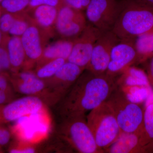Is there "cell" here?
Masks as SVG:
<instances>
[{
	"mask_svg": "<svg viewBox=\"0 0 153 153\" xmlns=\"http://www.w3.org/2000/svg\"><path fill=\"white\" fill-rule=\"evenodd\" d=\"M86 70L59 102L58 113L62 121L85 117L86 113L106 101L117 85L114 76Z\"/></svg>",
	"mask_w": 153,
	"mask_h": 153,
	"instance_id": "1",
	"label": "cell"
},
{
	"mask_svg": "<svg viewBox=\"0 0 153 153\" xmlns=\"http://www.w3.org/2000/svg\"><path fill=\"white\" fill-rule=\"evenodd\" d=\"M153 30V6L137 0H122L112 31L120 40H134Z\"/></svg>",
	"mask_w": 153,
	"mask_h": 153,
	"instance_id": "2",
	"label": "cell"
},
{
	"mask_svg": "<svg viewBox=\"0 0 153 153\" xmlns=\"http://www.w3.org/2000/svg\"><path fill=\"white\" fill-rule=\"evenodd\" d=\"M105 101L113 111L122 133H142L144 110L130 100L118 85Z\"/></svg>",
	"mask_w": 153,
	"mask_h": 153,
	"instance_id": "3",
	"label": "cell"
},
{
	"mask_svg": "<svg viewBox=\"0 0 153 153\" xmlns=\"http://www.w3.org/2000/svg\"><path fill=\"white\" fill-rule=\"evenodd\" d=\"M86 120L97 147L104 152L123 133L113 111L106 101L91 111Z\"/></svg>",
	"mask_w": 153,
	"mask_h": 153,
	"instance_id": "4",
	"label": "cell"
},
{
	"mask_svg": "<svg viewBox=\"0 0 153 153\" xmlns=\"http://www.w3.org/2000/svg\"><path fill=\"white\" fill-rule=\"evenodd\" d=\"M85 117L63 121L60 132L62 138L72 149L81 153H103L100 149Z\"/></svg>",
	"mask_w": 153,
	"mask_h": 153,
	"instance_id": "5",
	"label": "cell"
},
{
	"mask_svg": "<svg viewBox=\"0 0 153 153\" xmlns=\"http://www.w3.org/2000/svg\"><path fill=\"white\" fill-rule=\"evenodd\" d=\"M84 68L66 61L52 77L44 79L46 83L43 101L54 104L59 102L83 72Z\"/></svg>",
	"mask_w": 153,
	"mask_h": 153,
	"instance_id": "6",
	"label": "cell"
},
{
	"mask_svg": "<svg viewBox=\"0 0 153 153\" xmlns=\"http://www.w3.org/2000/svg\"><path fill=\"white\" fill-rule=\"evenodd\" d=\"M121 1L91 0L86 10L90 25L102 32L112 30L120 10Z\"/></svg>",
	"mask_w": 153,
	"mask_h": 153,
	"instance_id": "7",
	"label": "cell"
},
{
	"mask_svg": "<svg viewBox=\"0 0 153 153\" xmlns=\"http://www.w3.org/2000/svg\"><path fill=\"white\" fill-rule=\"evenodd\" d=\"M120 41L112 30L102 33L94 44L90 62L85 69L95 74L106 73L112 49Z\"/></svg>",
	"mask_w": 153,
	"mask_h": 153,
	"instance_id": "8",
	"label": "cell"
},
{
	"mask_svg": "<svg viewBox=\"0 0 153 153\" xmlns=\"http://www.w3.org/2000/svg\"><path fill=\"white\" fill-rule=\"evenodd\" d=\"M102 33L92 25H87L81 37L74 41L67 61L85 69L90 62L94 44Z\"/></svg>",
	"mask_w": 153,
	"mask_h": 153,
	"instance_id": "9",
	"label": "cell"
},
{
	"mask_svg": "<svg viewBox=\"0 0 153 153\" xmlns=\"http://www.w3.org/2000/svg\"><path fill=\"white\" fill-rule=\"evenodd\" d=\"M134 40H120L111 51L107 74L115 77L138 60Z\"/></svg>",
	"mask_w": 153,
	"mask_h": 153,
	"instance_id": "10",
	"label": "cell"
},
{
	"mask_svg": "<svg viewBox=\"0 0 153 153\" xmlns=\"http://www.w3.org/2000/svg\"><path fill=\"white\" fill-rule=\"evenodd\" d=\"M44 104L43 100L36 96L26 95L13 100L2 108V121H15L25 116L36 113L43 108Z\"/></svg>",
	"mask_w": 153,
	"mask_h": 153,
	"instance_id": "11",
	"label": "cell"
},
{
	"mask_svg": "<svg viewBox=\"0 0 153 153\" xmlns=\"http://www.w3.org/2000/svg\"><path fill=\"white\" fill-rule=\"evenodd\" d=\"M81 11L66 5L60 8L56 19V27L60 34L67 38L80 35L87 26Z\"/></svg>",
	"mask_w": 153,
	"mask_h": 153,
	"instance_id": "12",
	"label": "cell"
},
{
	"mask_svg": "<svg viewBox=\"0 0 153 153\" xmlns=\"http://www.w3.org/2000/svg\"><path fill=\"white\" fill-rule=\"evenodd\" d=\"M15 91L26 95L36 96L43 100L46 85L45 81L29 71L21 72L10 79Z\"/></svg>",
	"mask_w": 153,
	"mask_h": 153,
	"instance_id": "13",
	"label": "cell"
},
{
	"mask_svg": "<svg viewBox=\"0 0 153 153\" xmlns=\"http://www.w3.org/2000/svg\"><path fill=\"white\" fill-rule=\"evenodd\" d=\"M141 134L142 132L123 133L113 143L104 150V153H143Z\"/></svg>",
	"mask_w": 153,
	"mask_h": 153,
	"instance_id": "14",
	"label": "cell"
},
{
	"mask_svg": "<svg viewBox=\"0 0 153 153\" xmlns=\"http://www.w3.org/2000/svg\"><path fill=\"white\" fill-rule=\"evenodd\" d=\"M120 74V77L117 79V82L123 90L129 87L132 89L138 87L150 86L147 75L140 69L130 66L126 68Z\"/></svg>",
	"mask_w": 153,
	"mask_h": 153,
	"instance_id": "15",
	"label": "cell"
},
{
	"mask_svg": "<svg viewBox=\"0 0 153 153\" xmlns=\"http://www.w3.org/2000/svg\"><path fill=\"white\" fill-rule=\"evenodd\" d=\"M21 39L26 56L31 60L39 59L43 51L38 29L34 26L28 27Z\"/></svg>",
	"mask_w": 153,
	"mask_h": 153,
	"instance_id": "16",
	"label": "cell"
},
{
	"mask_svg": "<svg viewBox=\"0 0 153 153\" xmlns=\"http://www.w3.org/2000/svg\"><path fill=\"white\" fill-rule=\"evenodd\" d=\"M7 49L11 68H17L21 66L24 63L26 54L21 38L12 36L7 42Z\"/></svg>",
	"mask_w": 153,
	"mask_h": 153,
	"instance_id": "17",
	"label": "cell"
},
{
	"mask_svg": "<svg viewBox=\"0 0 153 153\" xmlns=\"http://www.w3.org/2000/svg\"><path fill=\"white\" fill-rule=\"evenodd\" d=\"M74 44V42L68 41L57 42L47 47L44 50L43 57L45 60L49 61L57 58H63L67 61Z\"/></svg>",
	"mask_w": 153,
	"mask_h": 153,
	"instance_id": "18",
	"label": "cell"
},
{
	"mask_svg": "<svg viewBox=\"0 0 153 153\" xmlns=\"http://www.w3.org/2000/svg\"><path fill=\"white\" fill-rule=\"evenodd\" d=\"M138 60H143L153 55V30L138 36L134 41Z\"/></svg>",
	"mask_w": 153,
	"mask_h": 153,
	"instance_id": "19",
	"label": "cell"
},
{
	"mask_svg": "<svg viewBox=\"0 0 153 153\" xmlns=\"http://www.w3.org/2000/svg\"><path fill=\"white\" fill-rule=\"evenodd\" d=\"M146 105L143 114V126L141 134L143 148L153 140V96Z\"/></svg>",
	"mask_w": 153,
	"mask_h": 153,
	"instance_id": "20",
	"label": "cell"
},
{
	"mask_svg": "<svg viewBox=\"0 0 153 153\" xmlns=\"http://www.w3.org/2000/svg\"><path fill=\"white\" fill-rule=\"evenodd\" d=\"M35 16L39 25L45 27L51 26L57 19L58 11L53 6L42 5L36 7Z\"/></svg>",
	"mask_w": 153,
	"mask_h": 153,
	"instance_id": "21",
	"label": "cell"
},
{
	"mask_svg": "<svg viewBox=\"0 0 153 153\" xmlns=\"http://www.w3.org/2000/svg\"><path fill=\"white\" fill-rule=\"evenodd\" d=\"M15 91L8 76L4 73L0 74V106H4L13 100Z\"/></svg>",
	"mask_w": 153,
	"mask_h": 153,
	"instance_id": "22",
	"label": "cell"
},
{
	"mask_svg": "<svg viewBox=\"0 0 153 153\" xmlns=\"http://www.w3.org/2000/svg\"><path fill=\"white\" fill-rule=\"evenodd\" d=\"M66 61L63 58H57L50 60L37 70L36 75L43 79L50 78L56 74L59 68Z\"/></svg>",
	"mask_w": 153,
	"mask_h": 153,
	"instance_id": "23",
	"label": "cell"
},
{
	"mask_svg": "<svg viewBox=\"0 0 153 153\" xmlns=\"http://www.w3.org/2000/svg\"><path fill=\"white\" fill-rule=\"evenodd\" d=\"M30 0H3L0 7L6 13L15 14L30 5Z\"/></svg>",
	"mask_w": 153,
	"mask_h": 153,
	"instance_id": "24",
	"label": "cell"
},
{
	"mask_svg": "<svg viewBox=\"0 0 153 153\" xmlns=\"http://www.w3.org/2000/svg\"><path fill=\"white\" fill-rule=\"evenodd\" d=\"M12 14L5 13L0 17V30L4 34L8 33L16 20Z\"/></svg>",
	"mask_w": 153,
	"mask_h": 153,
	"instance_id": "25",
	"label": "cell"
},
{
	"mask_svg": "<svg viewBox=\"0 0 153 153\" xmlns=\"http://www.w3.org/2000/svg\"><path fill=\"white\" fill-rule=\"evenodd\" d=\"M28 27L26 22L16 19L8 33L13 36L20 37L24 34Z\"/></svg>",
	"mask_w": 153,
	"mask_h": 153,
	"instance_id": "26",
	"label": "cell"
},
{
	"mask_svg": "<svg viewBox=\"0 0 153 153\" xmlns=\"http://www.w3.org/2000/svg\"><path fill=\"white\" fill-rule=\"evenodd\" d=\"M11 68L7 47L0 46V74L4 73Z\"/></svg>",
	"mask_w": 153,
	"mask_h": 153,
	"instance_id": "27",
	"label": "cell"
},
{
	"mask_svg": "<svg viewBox=\"0 0 153 153\" xmlns=\"http://www.w3.org/2000/svg\"><path fill=\"white\" fill-rule=\"evenodd\" d=\"M42 5L52 6L56 7H58L60 8L66 4L64 0H30L29 6L32 7L36 8Z\"/></svg>",
	"mask_w": 153,
	"mask_h": 153,
	"instance_id": "28",
	"label": "cell"
},
{
	"mask_svg": "<svg viewBox=\"0 0 153 153\" xmlns=\"http://www.w3.org/2000/svg\"><path fill=\"white\" fill-rule=\"evenodd\" d=\"M91 0H64L66 5L82 10L87 8Z\"/></svg>",
	"mask_w": 153,
	"mask_h": 153,
	"instance_id": "29",
	"label": "cell"
},
{
	"mask_svg": "<svg viewBox=\"0 0 153 153\" xmlns=\"http://www.w3.org/2000/svg\"><path fill=\"white\" fill-rule=\"evenodd\" d=\"M10 137V133L8 130L0 126V147L7 144Z\"/></svg>",
	"mask_w": 153,
	"mask_h": 153,
	"instance_id": "30",
	"label": "cell"
},
{
	"mask_svg": "<svg viewBox=\"0 0 153 153\" xmlns=\"http://www.w3.org/2000/svg\"><path fill=\"white\" fill-rule=\"evenodd\" d=\"M36 151V149L34 147L25 145L12 148L9 152L11 153H34Z\"/></svg>",
	"mask_w": 153,
	"mask_h": 153,
	"instance_id": "31",
	"label": "cell"
},
{
	"mask_svg": "<svg viewBox=\"0 0 153 153\" xmlns=\"http://www.w3.org/2000/svg\"><path fill=\"white\" fill-rule=\"evenodd\" d=\"M147 75L150 85L153 88V55L148 66Z\"/></svg>",
	"mask_w": 153,
	"mask_h": 153,
	"instance_id": "32",
	"label": "cell"
},
{
	"mask_svg": "<svg viewBox=\"0 0 153 153\" xmlns=\"http://www.w3.org/2000/svg\"><path fill=\"white\" fill-rule=\"evenodd\" d=\"M143 153H153V140L143 147Z\"/></svg>",
	"mask_w": 153,
	"mask_h": 153,
	"instance_id": "33",
	"label": "cell"
},
{
	"mask_svg": "<svg viewBox=\"0 0 153 153\" xmlns=\"http://www.w3.org/2000/svg\"><path fill=\"white\" fill-rule=\"evenodd\" d=\"M137 1L147 4L153 6V0H137Z\"/></svg>",
	"mask_w": 153,
	"mask_h": 153,
	"instance_id": "34",
	"label": "cell"
},
{
	"mask_svg": "<svg viewBox=\"0 0 153 153\" xmlns=\"http://www.w3.org/2000/svg\"><path fill=\"white\" fill-rule=\"evenodd\" d=\"M3 40V33L0 30V46L1 45L2 42Z\"/></svg>",
	"mask_w": 153,
	"mask_h": 153,
	"instance_id": "35",
	"label": "cell"
},
{
	"mask_svg": "<svg viewBox=\"0 0 153 153\" xmlns=\"http://www.w3.org/2000/svg\"><path fill=\"white\" fill-rule=\"evenodd\" d=\"M2 107L0 106V123L2 122V117H1V110H2Z\"/></svg>",
	"mask_w": 153,
	"mask_h": 153,
	"instance_id": "36",
	"label": "cell"
},
{
	"mask_svg": "<svg viewBox=\"0 0 153 153\" xmlns=\"http://www.w3.org/2000/svg\"><path fill=\"white\" fill-rule=\"evenodd\" d=\"M2 9L0 7V17H1V16L2 15Z\"/></svg>",
	"mask_w": 153,
	"mask_h": 153,
	"instance_id": "37",
	"label": "cell"
},
{
	"mask_svg": "<svg viewBox=\"0 0 153 153\" xmlns=\"http://www.w3.org/2000/svg\"><path fill=\"white\" fill-rule=\"evenodd\" d=\"M3 1V0H0V4H1V2L2 1Z\"/></svg>",
	"mask_w": 153,
	"mask_h": 153,
	"instance_id": "38",
	"label": "cell"
},
{
	"mask_svg": "<svg viewBox=\"0 0 153 153\" xmlns=\"http://www.w3.org/2000/svg\"><path fill=\"white\" fill-rule=\"evenodd\" d=\"M0 148H1V147H0Z\"/></svg>",
	"mask_w": 153,
	"mask_h": 153,
	"instance_id": "39",
	"label": "cell"
}]
</instances>
